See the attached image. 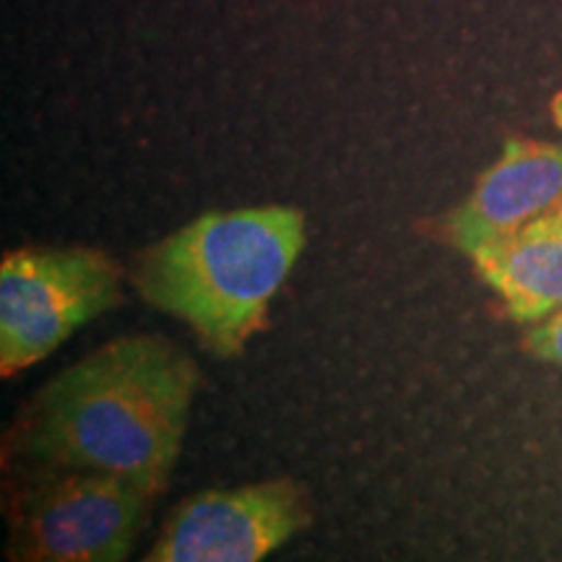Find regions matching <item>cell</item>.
<instances>
[{"mask_svg":"<svg viewBox=\"0 0 562 562\" xmlns=\"http://www.w3.org/2000/svg\"><path fill=\"white\" fill-rule=\"evenodd\" d=\"M157 495L123 476L87 469H24L9 503L16 562H123Z\"/></svg>","mask_w":562,"mask_h":562,"instance_id":"3","label":"cell"},{"mask_svg":"<svg viewBox=\"0 0 562 562\" xmlns=\"http://www.w3.org/2000/svg\"><path fill=\"white\" fill-rule=\"evenodd\" d=\"M305 240V214L294 206L209 211L140 252L133 284L211 355L235 357L263 328Z\"/></svg>","mask_w":562,"mask_h":562,"instance_id":"2","label":"cell"},{"mask_svg":"<svg viewBox=\"0 0 562 562\" xmlns=\"http://www.w3.org/2000/svg\"><path fill=\"white\" fill-rule=\"evenodd\" d=\"M313 521L307 490L269 480L191 495L170 513L146 562H256Z\"/></svg>","mask_w":562,"mask_h":562,"instance_id":"5","label":"cell"},{"mask_svg":"<svg viewBox=\"0 0 562 562\" xmlns=\"http://www.w3.org/2000/svg\"><path fill=\"white\" fill-rule=\"evenodd\" d=\"M562 206V146L508 138L495 165L448 220V237L463 256L521 229Z\"/></svg>","mask_w":562,"mask_h":562,"instance_id":"6","label":"cell"},{"mask_svg":"<svg viewBox=\"0 0 562 562\" xmlns=\"http://www.w3.org/2000/svg\"><path fill=\"white\" fill-rule=\"evenodd\" d=\"M123 302V269L83 245H30L0 261V372L50 357L81 326Z\"/></svg>","mask_w":562,"mask_h":562,"instance_id":"4","label":"cell"},{"mask_svg":"<svg viewBox=\"0 0 562 562\" xmlns=\"http://www.w3.org/2000/svg\"><path fill=\"white\" fill-rule=\"evenodd\" d=\"M201 372L154 334L121 336L34 393L5 438L13 469H87L161 495L186 440Z\"/></svg>","mask_w":562,"mask_h":562,"instance_id":"1","label":"cell"},{"mask_svg":"<svg viewBox=\"0 0 562 562\" xmlns=\"http://www.w3.org/2000/svg\"><path fill=\"white\" fill-rule=\"evenodd\" d=\"M476 277L518 323H539L562 307V206L476 248Z\"/></svg>","mask_w":562,"mask_h":562,"instance_id":"7","label":"cell"},{"mask_svg":"<svg viewBox=\"0 0 562 562\" xmlns=\"http://www.w3.org/2000/svg\"><path fill=\"white\" fill-rule=\"evenodd\" d=\"M524 347L537 360L562 368V307L558 313L547 315L544 321L531 323V331L526 334Z\"/></svg>","mask_w":562,"mask_h":562,"instance_id":"8","label":"cell"}]
</instances>
